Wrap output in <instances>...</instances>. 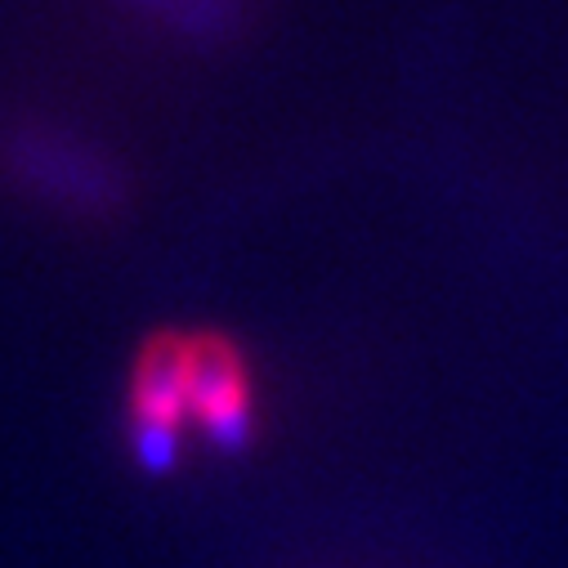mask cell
<instances>
[{
	"mask_svg": "<svg viewBox=\"0 0 568 568\" xmlns=\"http://www.w3.org/2000/svg\"><path fill=\"white\" fill-rule=\"evenodd\" d=\"M130 439L149 470H166L189 430L215 444L251 435L255 389L233 341L211 332H166L139 349L130 376Z\"/></svg>",
	"mask_w": 568,
	"mask_h": 568,
	"instance_id": "cell-1",
	"label": "cell"
}]
</instances>
